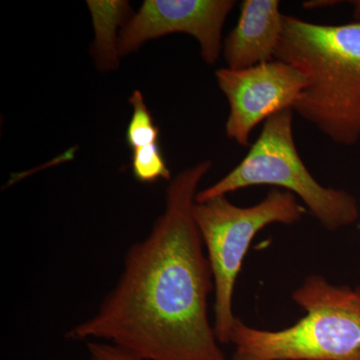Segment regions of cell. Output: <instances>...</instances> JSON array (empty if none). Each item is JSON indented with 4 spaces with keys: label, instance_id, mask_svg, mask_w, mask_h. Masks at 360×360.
Segmentation results:
<instances>
[{
    "label": "cell",
    "instance_id": "obj_7",
    "mask_svg": "<svg viewBox=\"0 0 360 360\" xmlns=\"http://www.w3.org/2000/svg\"><path fill=\"white\" fill-rule=\"evenodd\" d=\"M233 0H146L120 33L118 51L127 56L148 40L186 33L198 40L207 65L219 60L222 30Z\"/></svg>",
    "mask_w": 360,
    "mask_h": 360
},
{
    "label": "cell",
    "instance_id": "obj_12",
    "mask_svg": "<svg viewBox=\"0 0 360 360\" xmlns=\"http://www.w3.org/2000/svg\"><path fill=\"white\" fill-rule=\"evenodd\" d=\"M87 349L92 360H141L122 348L103 341L89 342Z\"/></svg>",
    "mask_w": 360,
    "mask_h": 360
},
{
    "label": "cell",
    "instance_id": "obj_10",
    "mask_svg": "<svg viewBox=\"0 0 360 360\" xmlns=\"http://www.w3.org/2000/svg\"><path fill=\"white\" fill-rule=\"evenodd\" d=\"M129 103L132 106V116L125 134L129 148L134 150L149 144L158 143L160 129L155 124L141 92L135 90L130 96Z\"/></svg>",
    "mask_w": 360,
    "mask_h": 360
},
{
    "label": "cell",
    "instance_id": "obj_6",
    "mask_svg": "<svg viewBox=\"0 0 360 360\" xmlns=\"http://www.w3.org/2000/svg\"><path fill=\"white\" fill-rule=\"evenodd\" d=\"M215 77L229 105L225 132L241 146H248L259 123L292 108L307 82L300 70L277 59L243 70L220 68Z\"/></svg>",
    "mask_w": 360,
    "mask_h": 360
},
{
    "label": "cell",
    "instance_id": "obj_8",
    "mask_svg": "<svg viewBox=\"0 0 360 360\" xmlns=\"http://www.w3.org/2000/svg\"><path fill=\"white\" fill-rule=\"evenodd\" d=\"M283 18L278 0H245L238 23L224 41L227 68L243 70L274 60Z\"/></svg>",
    "mask_w": 360,
    "mask_h": 360
},
{
    "label": "cell",
    "instance_id": "obj_11",
    "mask_svg": "<svg viewBox=\"0 0 360 360\" xmlns=\"http://www.w3.org/2000/svg\"><path fill=\"white\" fill-rule=\"evenodd\" d=\"M131 153L132 172L139 182L155 184L160 179L172 180L160 143L135 148Z\"/></svg>",
    "mask_w": 360,
    "mask_h": 360
},
{
    "label": "cell",
    "instance_id": "obj_1",
    "mask_svg": "<svg viewBox=\"0 0 360 360\" xmlns=\"http://www.w3.org/2000/svg\"><path fill=\"white\" fill-rule=\"evenodd\" d=\"M212 167L201 161L170 180L153 231L129 248L115 288L68 338L106 341L141 360H231L208 315L214 284L193 217Z\"/></svg>",
    "mask_w": 360,
    "mask_h": 360
},
{
    "label": "cell",
    "instance_id": "obj_9",
    "mask_svg": "<svg viewBox=\"0 0 360 360\" xmlns=\"http://www.w3.org/2000/svg\"><path fill=\"white\" fill-rule=\"evenodd\" d=\"M96 40L92 46V54L97 68L101 70H110L117 68L120 51L116 37L117 28L127 22L130 6L127 1H87Z\"/></svg>",
    "mask_w": 360,
    "mask_h": 360
},
{
    "label": "cell",
    "instance_id": "obj_3",
    "mask_svg": "<svg viewBox=\"0 0 360 360\" xmlns=\"http://www.w3.org/2000/svg\"><path fill=\"white\" fill-rule=\"evenodd\" d=\"M291 297L305 314L288 328L265 330L236 319L231 360H360V285L311 274Z\"/></svg>",
    "mask_w": 360,
    "mask_h": 360
},
{
    "label": "cell",
    "instance_id": "obj_13",
    "mask_svg": "<svg viewBox=\"0 0 360 360\" xmlns=\"http://www.w3.org/2000/svg\"><path fill=\"white\" fill-rule=\"evenodd\" d=\"M352 4L354 7L355 20H360V1H354Z\"/></svg>",
    "mask_w": 360,
    "mask_h": 360
},
{
    "label": "cell",
    "instance_id": "obj_5",
    "mask_svg": "<svg viewBox=\"0 0 360 360\" xmlns=\"http://www.w3.org/2000/svg\"><path fill=\"white\" fill-rule=\"evenodd\" d=\"M307 213L290 191L274 188L257 205L240 207L219 196L195 202L193 217L212 267L214 284L215 335L220 345L231 340L238 317L233 314L234 288L257 234L270 224L291 225Z\"/></svg>",
    "mask_w": 360,
    "mask_h": 360
},
{
    "label": "cell",
    "instance_id": "obj_2",
    "mask_svg": "<svg viewBox=\"0 0 360 360\" xmlns=\"http://www.w3.org/2000/svg\"><path fill=\"white\" fill-rule=\"evenodd\" d=\"M274 59L307 80L293 112L336 144L360 141V20L328 25L284 15Z\"/></svg>",
    "mask_w": 360,
    "mask_h": 360
},
{
    "label": "cell",
    "instance_id": "obj_4",
    "mask_svg": "<svg viewBox=\"0 0 360 360\" xmlns=\"http://www.w3.org/2000/svg\"><path fill=\"white\" fill-rule=\"evenodd\" d=\"M292 122L291 108L269 117L245 158L219 181L198 191L195 202L251 186H270L295 194L329 231L354 224L359 217L356 198L341 189L321 186L310 174L296 148Z\"/></svg>",
    "mask_w": 360,
    "mask_h": 360
}]
</instances>
